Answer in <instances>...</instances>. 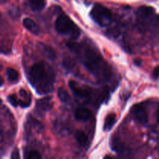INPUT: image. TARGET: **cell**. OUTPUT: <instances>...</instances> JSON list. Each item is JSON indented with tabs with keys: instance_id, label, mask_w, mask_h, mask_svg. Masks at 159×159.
<instances>
[{
	"instance_id": "13",
	"label": "cell",
	"mask_w": 159,
	"mask_h": 159,
	"mask_svg": "<svg viewBox=\"0 0 159 159\" xmlns=\"http://www.w3.org/2000/svg\"><path fill=\"white\" fill-rule=\"evenodd\" d=\"M30 8L33 11H40L46 6V2L44 1H37V0H30L28 2Z\"/></svg>"
},
{
	"instance_id": "20",
	"label": "cell",
	"mask_w": 159,
	"mask_h": 159,
	"mask_svg": "<svg viewBox=\"0 0 159 159\" xmlns=\"http://www.w3.org/2000/svg\"><path fill=\"white\" fill-rule=\"evenodd\" d=\"M20 95L23 98V100H31L30 98L29 97V94H28V93L25 89H20Z\"/></svg>"
},
{
	"instance_id": "8",
	"label": "cell",
	"mask_w": 159,
	"mask_h": 159,
	"mask_svg": "<svg viewBox=\"0 0 159 159\" xmlns=\"http://www.w3.org/2000/svg\"><path fill=\"white\" fill-rule=\"evenodd\" d=\"M51 99H52L51 97H45L39 99L36 104L37 111L39 113H45V112H48L50 110H51L53 107V102Z\"/></svg>"
},
{
	"instance_id": "23",
	"label": "cell",
	"mask_w": 159,
	"mask_h": 159,
	"mask_svg": "<svg viewBox=\"0 0 159 159\" xmlns=\"http://www.w3.org/2000/svg\"><path fill=\"white\" fill-rule=\"evenodd\" d=\"M134 64L136 65L137 66H140L141 65V61L140 59H136V60L134 61Z\"/></svg>"
},
{
	"instance_id": "1",
	"label": "cell",
	"mask_w": 159,
	"mask_h": 159,
	"mask_svg": "<svg viewBox=\"0 0 159 159\" xmlns=\"http://www.w3.org/2000/svg\"><path fill=\"white\" fill-rule=\"evenodd\" d=\"M67 46L75 53L84 66L100 82H109L112 77V71L99 51L89 44L69 41Z\"/></svg>"
},
{
	"instance_id": "16",
	"label": "cell",
	"mask_w": 159,
	"mask_h": 159,
	"mask_svg": "<svg viewBox=\"0 0 159 159\" xmlns=\"http://www.w3.org/2000/svg\"><path fill=\"white\" fill-rule=\"evenodd\" d=\"M7 77L10 82H16L19 79V73L13 68H8L7 69Z\"/></svg>"
},
{
	"instance_id": "4",
	"label": "cell",
	"mask_w": 159,
	"mask_h": 159,
	"mask_svg": "<svg viewBox=\"0 0 159 159\" xmlns=\"http://www.w3.org/2000/svg\"><path fill=\"white\" fill-rule=\"evenodd\" d=\"M90 16L97 24L101 26H106L112 22V12L106 6L96 3L90 11Z\"/></svg>"
},
{
	"instance_id": "18",
	"label": "cell",
	"mask_w": 159,
	"mask_h": 159,
	"mask_svg": "<svg viewBox=\"0 0 159 159\" xmlns=\"http://www.w3.org/2000/svg\"><path fill=\"white\" fill-rule=\"evenodd\" d=\"M8 101L14 107H18L19 104H20V99H18V98L15 95H10V96H8Z\"/></svg>"
},
{
	"instance_id": "21",
	"label": "cell",
	"mask_w": 159,
	"mask_h": 159,
	"mask_svg": "<svg viewBox=\"0 0 159 159\" xmlns=\"http://www.w3.org/2000/svg\"><path fill=\"white\" fill-rule=\"evenodd\" d=\"M11 159H20V152H19L18 148L14 149L12 153V155H11Z\"/></svg>"
},
{
	"instance_id": "14",
	"label": "cell",
	"mask_w": 159,
	"mask_h": 159,
	"mask_svg": "<svg viewBox=\"0 0 159 159\" xmlns=\"http://www.w3.org/2000/svg\"><path fill=\"white\" fill-rule=\"evenodd\" d=\"M57 96H58L59 99L63 103H68L70 102V96L68 92L62 87H60L57 90Z\"/></svg>"
},
{
	"instance_id": "24",
	"label": "cell",
	"mask_w": 159,
	"mask_h": 159,
	"mask_svg": "<svg viewBox=\"0 0 159 159\" xmlns=\"http://www.w3.org/2000/svg\"><path fill=\"white\" fill-rule=\"evenodd\" d=\"M3 82H4V81H3L2 77V76H0V86H1V85H2Z\"/></svg>"
},
{
	"instance_id": "15",
	"label": "cell",
	"mask_w": 159,
	"mask_h": 159,
	"mask_svg": "<svg viewBox=\"0 0 159 159\" xmlns=\"http://www.w3.org/2000/svg\"><path fill=\"white\" fill-rule=\"evenodd\" d=\"M40 46L42 47V50H43L44 54H46V56L48 57V58L51 59V60H54V59L55 58L56 53L55 51H54V50L51 47L48 46V45H46V44H43V43H41Z\"/></svg>"
},
{
	"instance_id": "11",
	"label": "cell",
	"mask_w": 159,
	"mask_h": 159,
	"mask_svg": "<svg viewBox=\"0 0 159 159\" xmlns=\"http://www.w3.org/2000/svg\"><path fill=\"white\" fill-rule=\"evenodd\" d=\"M116 121V115L115 113H110L109 115H107V116L105 119V122H104L103 130H106V131L111 130L112 127L114 126Z\"/></svg>"
},
{
	"instance_id": "5",
	"label": "cell",
	"mask_w": 159,
	"mask_h": 159,
	"mask_svg": "<svg viewBox=\"0 0 159 159\" xmlns=\"http://www.w3.org/2000/svg\"><path fill=\"white\" fill-rule=\"evenodd\" d=\"M69 88L71 90L75 96L76 97L82 99H90L93 96V91L88 87L83 86V85H79L75 81H70L69 82Z\"/></svg>"
},
{
	"instance_id": "2",
	"label": "cell",
	"mask_w": 159,
	"mask_h": 159,
	"mask_svg": "<svg viewBox=\"0 0 159 159\" xmlns=\"http://www.w3.org/2000/svg\"><path fill=\"white\" fill-rule=\"evenodd\" d=\"M28 79L38 94H47L54 89L55 75L51 67L44 61L37 62L31 67Z\"/></svg>"
},
{
	"instance_id": "9",
	"label": "cell",
	"mask_w": 159,
	"mask_h": 159,
	"mask_svg": "<svg viewBox=\"0 0 159 159\" xmlns=\"http://www.w3.org/2000/svg\"><path fill=\"white\" fill-rule=\"evenodd\" d=\"M92 116L91 110H89L86 107H79L76 109L75 112V117L77 120L79 121H86L89 120Z\"/></svg>"
},
{
	"instance_id": "12",
	"label": "cell",
	"mask_w": 159,
	"mask_h": 159,
	"mask_svg": "<svg viewBox=\"0 0 159 159\" xmlns=\"http://www.w3.org/2000/svg\"><path fill=\"white\" fill-rule=\"evenodd\" d=\"M75 137L76 141H77L78 144L80 146H82V147H85L88 144V137H87V135L83 131L78 130L75 133Z\"/></svg>"
},
{
	"instance_id": "3",
	"label": "cell",
	"mask_w": 159,
	"mask_h": 159,
	"mask_svg": "<svg viewBox=\"0 0 159 159\" xmlns=\"http://www.w3.org/2000/svg\"><path fill=\"white\" fill-rule=\"evenodd\" d=\"M55 29L62 35H68L72 40H76L81 34V30L79 26L70 19L69 16L61 14L55 21Z\"/></svg>"
},
{
	"instance_id": "22",
	"label": "cell",
	"mask_w": 159,
	"mask_h": 159,
	"mask_svg": "<svg viewBox=\"0 0 159 159\" xmlns=\"http://www.w3.org/2000/svg\"><path fill=\"white\" fill-rule=\"evenodd\" d=\"M158 70H159L158 67L157 66L153 71V77L155 78V79H158V75H159L158 74Z\"/></svg>"
},
{
	"instance_id": "6",
	"label": "cell",
	"mask_w": 159,
	"mask_h": 159,
	"mask_svg": "<svg viewBox=\"0 0 159 159\" xmlns=\"http://www.w3.org/2000/svg\"><path fill=\"white\" fill-rule=\"evenodd\" d=\"M131 113L134 119L141 124H147L148 121V114L145 107L142 104H136L131 109Z\"/></svg>"
},
{
	"instance_id": "10",
	"label": "cell",
	"mask_w": 159,
	"mask_h": 159,
	"mask_svg": "<svg viewBox=\"0 0 159 159\" xmlns=\"http://www.w3.org/2000/svg\"><path fill=\"white\" fill-rule=\"evenodd\" d=\"M23 24L24 26V27L26 30L31 32L34 34H40V27H39L38 25L32 20V19L30 18H25L23 20Z\"/></svg>"
},
{
	"instance_id": "17",
	"label": "cell",
	"mask_w": 159,
	"mask_h": 159,
	"mask_svg": "<svg viewBox=\"0 0 159 159\" xmlns=\"http://www.w3.org/2000/svg\"><path fill=\"white\" fill-rule=\"evenodd\" d=\"M112 148L116 152H120L123 150L124 147L122 145V143L120 141L118 138H115L113 141H112Z\"/></svg>"
},
{
	"instance_id": "7",
	"label": "cell",
	"mask_w": 159,
	"mask_h": 159,
	"mask_svg": "<svg viewBox=\"0 0 159 159\" xmlns=\"http://www.w3.org/2000/svg\"><path fill=\"white\" fill-rule=\"evenodd\" d=\"M155 9L151 6H143L138 9L137 12V18H138V24L140 26H144L147 23V21L154 15Z\"/></svg>"
},
{
	"instance_id": "19",
	"label": "cell",
	"mask_w": 159,
	"mask_h": 159,
	"mask_svg": "<svg viewBox=\"0 0 159 159\" xmlns=\"http://www.w3.org/2000/svg\"><path fill=\"white\" fill-rule=\"evenodd\" d=\"M26 159H42V158L37 151H30L26 155Z\"/></svg>"
}]
</instances>
